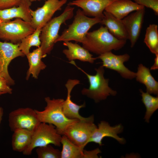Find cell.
I'll use <instances>...</instances> for the list:
<instances>
[{
    "label": "cell",
    "mask_w": 158,
    "mask_h": 158,
    "mask_svg": "<svg viewBox=\"0 0 158 158\" xmlns=\"http://www.w3.org/2000/svg\"><path fill=\"white\" fill-rule=\"evenodd\" d=\"M126 41L118 40L109 31L105 26L88 32L83 46L89 51L98 55L114 50H118L125 45Z\"/></svg>",
    "instance_id": "obj_1"
},
{
    "label": "cell",
    "mask_w": 158,
    "mask_h": 158,
    "mask_svg": "<svg viewBox=\"0 0 158 158\" xmlns=\"http://www.w3.org/2000/svg\"><path fill=\"white\" fill-rule=\"evenodd\" d=\"M69 62L74 65L87 76L90 85L87 88H83L81 90L83 95L92 99L96 103L105 100L109 96H115L117 92L112 89L109 85V79L105 78L104 76L105 72L104 67L101 66L95 70V75H90L78 66L74 61Z\"/></svg>",
    "instance_id": "obj_2"
},
{
    "label": "cell",
    "mask_w": 158,
    "mask_h": 158,
    "mask_svg": "<svg viewBox=\"0 0 158 158\" xmlns=\"http://www.w3.org/2000/svg\"><path fill=\"white\" fill-rule=\"evenodd\" d=\"M74 8L67 5L61 14L51 19L42 28L40 36V47L44 58L53 49L59 36V32L61 26L73 17Z\"/></svg>",
    "instance_id": "obj_3"
},
{
    "label": "cell",
    "mask_w": 158,
    "mask_h": 158,
    "mask_svg": "<svg viewBox=\"0 0 158 158\" xmlns=\"http://www.w3.org/2000/svg\"><path fill=\"white\" fill-rule=\"evenodd\" d=\"M44 100L47 105L44 109L42 111L35 109L39 120L41 123L54 125L58 133L61 135L68 125L78 119H69L66 116L63 109L64 99H51L47 97Z\"/></svg>",
    "instance_id": "obj_4"
},
{
    "label": "cell",
    "mask_w": 158,
    "mask_h": 158,
    "mask_svg": "<svg viewBox=\"0 0 158 158\" xmlns=\"http://www.w3.org/2000/svg\"><path fill=\"white\" fill-rule=\"evenodd\" d=\"M101 19L97 18H90L85 15L82 10L78 9L72 23L63 30L56 40L55 43L71 41L82 43L89 30L94 25L100 23Z\"/></svg>",
    "instance_id": "obj_5"
},
{
    "label": "cell",
    "mask_w": 158,
    "mask_h": 158,
    "mask_svg": "<svg viewBox=\"0 0 158 158\" xmlns=\"http://www.w3.org/2000/svg\"><path fill=\"white\" fill-rule=\"evenodd\" d=\"M61 138V135L58 133L54 125L40 123L33 132L30 145L22 153L24 155H29L35 148L49 144L60 146Z\"/></svg>",
    "instance_id": "obj_6"
},
{
    "label": "cell",
    "mask_w": 158,
    "mask_h": 158,
    "mask_svg": "<svg viewBox=\"0 0 158 158\" xmlns=\"http://www.w3.org/2000/svg\"><path fill=\"white\" fill-rule=\"evenodd\" d=\"M36 29L30 23L20 18L3 22L0 24V40L17 44Z\"/></svg>",
    "instance_id": "obj_7"
},
{
    "label": "cell",
    "mask_w": 158,
    "mask_h": 158,
    "mask_svg": "<svg viewBox=\"0 0 158 158\" xmlns=\"http://www.w3.org/2000/svg\"><path fill=\"white\" fill-rule=\"evenodd\" d=\"M94 120L78 119L70 123L64 129L61 135L66 136L74 144L84 148L97 128Z\"/></svg>",
    "instance_id": "obj_8"
},
{
    "label": "cell",
    "mask_w": 158,
    "mask_h": 158,
    "mask_svg": "<svg viewBox=\"0 0 158 158\" xmlns=\"http://www.w3.org/2000/svg\"><path fill=\"white\" fill-rule=\"evenodd\" d=\"M8 121L13 132L21 128L33 132L41 123L35 109L30 107L20 108L11 111L8 115Z\"/></svg>",
    "instance_id": "obj_9"
},
{
    "label": "cell",
    "mask_w": 158,
    "mask_h": 158,
    "mask_svg": "<svg viewBox=\"0 0 158 158\" xmlns=\"http://www.w3.org/2000/svg\"><path fill=\"white\" fill-rule=\"evenodd\" d=\"M67 0H47L41 7L36 10L31 9V23L35 29L42 28L50 20L54 13L61 10Z\"/></svg>",
    "instance_id": "obj_10"
},
{
    "label": "cell",
    "mask_w": 158,
    "mask_h": 158,
    "mask_svg": "<svg viewBox=\"0 0 158 158\" xmlns=\"http://www.w3.org/2000/svg\"><path fill=\"white\" fill-rule=\"evenodd\" d=\"M130 58L128 54L116 55L111 51L98 55L97 57L101 60L102 66L104 68L116 71L125 79L132 80L135 78L136 73L130 70L124 64L129 61Z\"/></svg>",
    "instance_id": "obj_11"
},
{
    "label": "cell",
    "mask_w": 158,
    "mask_h": 158,
    "mask_svg": "<svg viewBox=\"0 0 158 158\" xmlns=\"http://www.w3.org/2000/svg\"><path fill=\"white\" fill-rule=\"evenodd\" d=\"M24 56L19 48V43L15 44L0 41V56L2 63L1 71L9 85L14 83L8 73V67L9 63L15 58Z\"/></svg>",
    "instance_id": "obj_12"
},
{
    "label": "cell",
    "mask_w": 158,
    "mask_h": 158,
    "mask_svg": "<svg viewBox=\"0 0 158 158\" xmlns=\"http://www.w3.org/2000/svg\"><path fill=\"white\" fill-rule=\"evenodd\" d=\"M80 81L76 79H69L65 85L67 90V96L64 100L63 105V113L67 118L76 119L80 121L94 120V117L92 115L88 117L85 118L81 116L79 114L80 109L85 107L84 103L81 105H78L73 102L71 99V92L75 86L80 83Z\"/></svg>",
    "instance_id": "obj_13"
},
{
    "label": "cell",
    "mask_w": 158,
    "mask_h": 158,
    "mask_svg": "<svg viewBox=\"0 0 158 158\" xmlns=\"http://www.w3.org/2000/svg\"><path fill=\"white\" fill-rule=\"evenodd\" d=\"M145 13L144 7L128 15L122 19L130 41V47H133L140 35Z\"/></svg>",
    "instance_id": "obj_14"
},
{
    "label": "cell",
    "mask_w": 158,
    "mask_h": 158,
    "mask_svg": "<svg viewBox=\"0 0 158 158\" xmlns=\"http://www.w3.org/2000/svg\"><path fill=\"white\" fill-rule=\"evenodd\" d=\"M116 0H75L68 3V5L75 6L82 9L87 16L101 19L104 16L103 12L106 8Z\"/></svg>",
    "instance_id": "obj_15"
},
{
    "label": "cell",
    "mask_w": 158,
    "mask_h": 158,
    "mask_svg": "<svg viewBox=\"0 0 158 158\" xmlns=\"http://www.w3.org/2000/svg\"><path fill=\"white\" fill-rule=\"evenodd\" d=\"M123 128L121 124H119L114 126H111L108 122L102 121L98 124L88 141L94 142L98 144L99 146L102 145V140L105 137L113 138L119 143L124 144L125 142V139L118 136V134L121 133Z\"/></svg>",
    "instance_id": "obj_16"
},
{
    "label": "cell",
    "mask_w": 158,
    "mask_h": 158,
    "mask_svg": "<svg viewBox=\"0 0 158 158\" xmlns=\"http://www.w3.org/2000/svg\"><path fill=\"white\" fill-rule=\"evenodd\" d=\"M61 143L62 145L61 158H97L98 154L101 152L99 148L91 151L85 150L72 142L63 135Z\"/></svg>",
    "instance_id": "obj_17"
},
{
    "label": "cell",
    "mask_w": 158,
    "mask_h": 158,
    "mask_svg": "<svg viewBox=\"0 0 158 158\" xmlns=\"http://www.w3.org/2000/svg\"><path fill=\"white\" fill-rule=\"evenodd\" d=\"M31 4L32 2L29 0H22L20 4L17 6L0 9V18L3 22L8 21L15 18H20L31 23Z\"/></svg>",
    "instance_id": "obj_18"
},
{
    "label": "cell",
    "mask_w": 158,
    "mask_h": 158,
    "mask_svg": "<svg viewBox=\"0 0 158 158\" xmlns=\"http://www.w3.org/2000/svg\"><path fill=\"white\" fill-rule=\"evenodd\" d=\"M100 23L105 25L109 32L117 39L126 41L128 33L122 20L119 19L111 13L104 11Z\"/></svg>",
    "instance_id": "obj_19"
},
{
    "label": "cell",
    "mask_w": 158,
    "mask_h": 158,
    "mask_svg": "<svg viewBox=\"0 0 158 158\" xmlns=\"http://www.w3.org/2000/svg\"><path fill=\"white\" fill-rule=\"evenodd\" d=\"M144 7L130 0H116L108 6L105 11L122 20L130 12Z\"/></svg>",
    "instance_id": "obj_20"
},
{
    "label": "cell",
    "mask_w": 158,
    "mask_h": 158,
    "mask_svg": "<svg viewBox=\"0 0 158 158\" xmlns=\"http://www.w3.org/2000/svg\"><path fill=\"white\" fill-rule=\"evenodd\" d=\"M63 44L68 49H63V53L69 61L78 60L93 63L97 59L88 50L77 43L67 41L63 42Z\"/></svg>",
    "instance_id": "obj_21"
},
{
    "label": "cell",
    "mask_w": 158,
    "mask_h": 158,
    "mask_svg": "<svg viewBox=\"0 0 158 158\" xmlns=\"http://www.w3.org/2000/svg\"><path fill=\"white\" fill-rule=\"evenodd\" d=\"M26 56L29 62V68L27 73L26 79L28 80L32 75L34 78L37 79L40 71L47 67L42 61V59L44 58L41 47H38L32 52H30Z\"/></svg>",
    "instance_id": "obj_22"
},
{
    "label": "cell",
    "mask_w": 158,
    "mask_h": 158,
    "mask_svg": "<svg viewBox=\"0 0 158 158\" xmlns=\"http://www.w3.org/2000/svg\"><path fill=\"white\" fill-rule=\"evenodd\" d=\"M135 78L137 81L145 85L147 92L158 95V82L152 76L149 68L142 64H139Z\"/></svg>",
    "instance_id": "obj_23"
},
{
    "label": "cell",
    "mask_w": 158,
    "mask_h": 158,
    "mask_svg": "<svg viewBox=\"0 0 158 158\" xmlns=\"http://www.w3.org/2000/svg\"><path fill=\"white\" fill-rule=\"evenodd\" d=\"M11 145L13 150L23 152L30 145L33 132L24 129H17L13 132Z\"/></svg>",
    "instance_id": "obj_24"
},
{
    "label": "cell",
    "mask_w": 158,
    "mask_h": 158,
    "mask_svg": "<svg viewBox=\"0 0 158 158\" xmlns=\"http://www.w3.org/2000/svg\"><path fill=\"white\" fill-rule=\"evenodd\" d=\"M158 25L150 24L147 28L144 42L150 51L155 55L158 54Z\"/></svg>",
    "instance_id": "obj_25"
},
{
    "label": "cell",
    "mask_w": 158,
    "mask_h": 158,
    "mask_svg": "<svg viewBox=\"0 0 158 158\" xmlns=\"http://www.w3.org/2000/svg\"><path fill=\"white\" fill-rule=\"evenodd\" d=\"M42 28H37L32 33L23 39L19 43V48L25 55L30 52V48L32 46L40 47L41 42L40 36Z\"/></svg>",
    "instance_id": "obj_26"
},
{
    "label": "cell",
    "mask_w": 158,
    "mask_h": 158,
    "mask_svg": "<svg viewBox=\"0 0 158 158\" xmlns=\"http://www.w3.org/2000/svg\"><path fill=\"white\" fill-rule=\"evenodd\" d=\"M140 91L142 97V100L146 108L144 119L146 122L149 123L151 116L158 108V97L153 96L141 89Z\"/></svg>",
    "instance_id": "obj_27"
},
{
    "label": "cell",
    "mask_w": 158,
    "mask_h": 158,
    "mask_svg": "<svg viewBox=\"0 0 158 158\" xmlns=\"http://www.w3.org/2000/svg\"><path fill=\"white\" fill-rule=\"evenodd\" d=\"M36 152L38 158H61V152L50 144L37 147Z\"/></svg>",
    "instance_id": "obj_28"
},
{
    "label": "cell",
    "mask_w": 158,
    "mask_h": 158,
    "mask_svg": "<svg viewBox=\"0 0 158 158\" xmlns=\"http://www.w3.org/2000/svg\"><path fill=\"white\" fill-rule=\"evenodd\" d=\"M137 4L152 9L156 16L158 15V0H133Z\"/></svg>",
    "instance_id": "obj_29"
},
{
    "label": "cell",
    "mask_w": 158,
    "mask_h": 158,
    "mask_svg": "<svg viewBox=\"0 0 158 158\" xmlns=\"http://www.w3.org/2000/svg\"><path fill=\"white\" fill-rule=\"evenodd\" d=\"M22 0H0V9H3L17 6Z\"/></svg>",
    "instance_id": "obj_30"
},
{
    "label": "cell",
    "mask_w": 158,
    "mask_h": 158,
    "mask_svg": "<svg viewBox=\"0 0 158 158\" xmlns=\"http://www.w3.org/2000/svg\"><path fill=\"white\" fill-rule=\"evenodd\" d=\"M12 90L6 79L3 77L0 78V95L6 94H11Z\"/></svg>",
    "instance_id": "obj_31"
},
{
    "label": "cell",
    "mask_w": 158,
    "mask_h": 158,
    "mask_svg": "<svg viewBox=\"0 0 158 158\" xmlns=\"http://www.w3.org/2000/svg\"><path fill=\"white\" fill-rule=\"evenodd\" d=\"M155 57L154 59V63L151 67L150 70H156L158 69V54L155 55Z\"/></svg>",
    "instance_id": "obj_32"
},
{
    "label": "cell",
    "mask_w": 158,
    "mask_h": 158,
    "mask_svg": "<svg viewBox=\"0 0 158 158\" xmlns=\"http://www.w3.org/2000/svg\"><path fill=\"white\" fill-rule=\"evenodd\" d=\"M4 114V109L3 108L0 107V124Z\"/></svg>",
    "instance_id": "obj_33"
},
{
    "label": "cell",
    "mask_w": 158,
    "mask_h": 158,
    "mask_svg": "<svg viewBox=\"0 0 158 158\" xmlns=\"http://www.w3.org/2000/svg\"><path fill=\"white\" fill-rule=\"evenodd\" d=\"M2 63L1 60V59L0 56V71H1V68H2Z\"/></svg>",
    "instance_id": "obj_34"
},
{
    "label": "cell",
    "mask_w": 158,
    "mask_h": 158,
    "mask_svg": "<svg viewBox=\"0 0 158 158\" xmlns=\"http://www.w3.org/2000/svg\"><path fill=\"white\" fill-rule=\"evenodd\" d=\"M4 78L3 74L1 71H0V78Z\"/></svg>",
    "instance_id": "obj_35"
},
{
    "label": "cell",
    "mask_w": 158,
    "mask_h": 158,
    "mask_svg": "<svg viewBox=\"0 0 158 158\" xmlns=\"http://www.w3.org/2000/svg\"><path fill=\"white\" fill-rule=\"evenodd\" d=\"M29 0L32 2L37 1H40L41 0Z\"/></svg>",
    "instance_id": "obj_36"
},
{
    "label": "cell",
    "mask_w": 158,
    "mask_h": 158,
    "mask_svg": "<svg viewBox=\"0 0 158 158\" xmlns=\"http://www.w3.org/2000/svg\"><path fill=\"white\" fill-rule=\"evenodd\" d=\"M3 22V21L0 18V24Z\"/></svg>",
    "instance_id": "obj_37"
}]
</instances>
